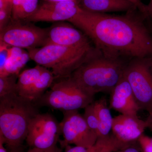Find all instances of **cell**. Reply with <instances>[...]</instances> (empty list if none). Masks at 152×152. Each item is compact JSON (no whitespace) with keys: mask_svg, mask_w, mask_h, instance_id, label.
I'll use <instances>...</instances> for the list:
<instances>
[{"mask_svg":"<svg viewBox=\"0 0 152 152\" xmlns=\"http://www.w3.org/2000/svg\"><path fill=\"white\" fill-rule=\"evenodd\" d=\"M147 128L145 121L137 115L121 114L113 118L112 134L120 142L134 145Z\"/></svg>","mask_w":152,"mask_h":152,"instance_id":"7c38bea8","label":"cell"},{"mask_svg":"<svg viewBox=\"0 0 152 152\" xmlns=\"http://www.w3.org/2000/svg\"><path fill=\"white\" fill-rule=\"evenodd\" d=\"M96 142L92 147L89 148L78 146L71 147L69 145L66 147V150L65 152H95L99 148V145Z\"/></svg>","mask_w":152,"mask_h":152,"instance_id":"d4e9b609","label":"cell"},{"mask_svg":"<svg viewBox=\"0 0 152 152\" xmlns=\"http://www.w3.org/2000/svg\"><path fill=\"white\" fill-rule=\"evenodd\" d=\"M63 119L60 123L64 140H60L62 148L71 144L89 148L97 140V135L87 125L83 115L78 110L63 112Z\"/></svg>","mask_w":152,"mask_h":152,"instance_id":"ba28073f","label":"cell"},{"mask_svg":"<svg viewBox=\"0 0 152 152\" xmlns=\"http://www.w3.org/2000/svg\"><path fill=\"white\" fill-rule=\"evenodd\" d=\"M80 10L78 4L76 2L45 1L39 5L35 13L26 22L68 21Z\"/></svg>","mask_w":152,"mask_h":152,"instance_id":"8fae6325","label":"cell"},{"mask_svg":"<svg viewBox=\"0 0 152 152\" xmlns=\"http://www.w3.org/2000/svg\"><path fill=\"white\" fill-rule=\"evenodd\" d=\"M12 21L26 22L39 6V0H12Z\"/></svg>","mask_w":152,"mask_h":152,"instance_id":"2e32d148","label":"cell"},{"mask_svg":"<svg viewBox=\"0 0 152 152\" xmlns=\"http://www.w3.org/2000/svg\"><path fill=\"white\" fill-rule=\"evenodd\" d=\"M126 65L118 59L104 57L90 58L71 75V79L91 96L111 92L123 77Z\"/></svg>","mask_w":152,"mask_h":152,"instance_id":"3957f363","label":"cell"},{"mask_svg":"<svg viewBox=\"0 0 152 152\" xmlns=\"http://www.w3.org/2000/svg\"><path fill=\"white\" fill-rule=\"evenodd\" d=\"M97 142L99 148L95 152H113L132 145L120 142L112 133L106 137L98 138Z\"/></svg>","mask_w":152,"mask_h":152,"instance_id":"ffe728a7","label":"cell"},{"mask_svg":"<svg viewBox=\"0 0 152 152\" xmlns=\"http://www.w3.org/2000/svg\"><path fill=\"white\" fill-rule=\"evenodd\" d=\"M94 102L85 108L83 116L90 129L99 137V123Z\"/></svg>","mask_w":152,"mask_h":152,"instance_id":"44dd1931","label":"cell"},{"mask_svg":"<svg viewBox=\"0 0 152 152\" xmlns=\"http://www.w3.org/2000/svg\"><path fill=\"white\" fill-rule=\"evenodd\" d=\"M110 107L123 115H137L140 110L130 85L124 75L110 92Z\"/></svg>","mask_w":152,"mask_h":152,"instance_id":"4fadbf2b","label":"cell"},{"mask_svg":"<svg viewBox=\"0 0 152 152\" xmlns=\"http://www.w3.org/2000/svg\"><path fill=\"white\" fill-rule=\"evenodd\" d=\"M12 0H0V31L12 21Z\"/></svg>","mask_w":152,"mask_h":152,"instance_id":"603a6c76","label":"cell"},{"mask_svg":"<svg viewBox=\"0 0 152 152\" xmlns=\"http://www.w3.org/2000/svg\"><path fill=\"white\" fill-rule=\"evenodd\" d=\"M10 47L0 44V72L2 70L9 57Z\"/></svg>","mask_w":152,"mask_h":152,"instance_id":"484cf974","label":"cell"},{"mask_svg":"<svg viewBox=\"0 0 152 152\" xmlns=\"http://www.w3.org/2000/svg\"><path fill=\"white\" fill-rule=\"evenodd\" d=\"M31 59L28 51L16 47H10L9 57L4 69L0 72V77L19 75L22 69Z\"/></svg>","mask_w":152,"mask_h":152,"instance_id":"9a60e30c","label":"cell"},{"mask_svg":"<svg viewBox=\"0 0 152 152\" xmlns=\"http://www.w3.org/2000/svg\"><path fill=\"white\" fill-rule=\"evenodd\" d=\"M152 59L136 58L126 65L124 76L129 82L140 109L152 110Z\"/></svg>","mask_w":152,"mask_h":152,"instance_id":"8992f818","label":"cell"},{"mask_svg":"<svg viewBox=\"0 0 152 152\" xmlns=\"http://www.w3.org/2000/svg\"><path fill=\"white\" fill-rule=\"evenodd\" d=\"M146 123L147 127L152 132V110L149 113L148 116L145 120Z\"/></svg>","mask_w":152,"mask_h":152,"instance_id":"4dcf8cb0","label":"cell"},{"mask_svg":"<svg viewBox=\"0 0 152 152\" xmlns=\"http://www.w3.org/2000/svg\"><path fill=\"white\" fill-rule=\"evenodd\" d=\"M80 8L96 13L134 12L137 10L129 0H79Z\"/></svg>","mask_w":152,"mask_h":152,"instance_id":"5bb4252c","label":"cell"},{"mask_svg":"<svg viewBox=\"0 0 152 152\" xmlns=\"http://www.w3.org/2000/svg\"><path fill=\"white\" fill-rule=\"evenodd\" d=\"M142 152H152V137L143 134L137 141Z\"/></svg>","mask_w":152,"mask_h":152,"instance_id":"cb8c5ba5","label":"cell"},{"mask_svg":"<svg viewBox=\"0 0 152 152\" xmlns=\"http://www.w3.org/2000/svg\"><path fill=\"white\" fill-rule=\"evenodd\" d=\"M27 152H62L61 149L59 148L58 147L50 149H41L35 148H31Z\"/></svg>","mask_w":152,"mask_h":152,"instance_id":"f1b7e54d","label":"cell"},{"mask_svg":"<svg viewBox=\"0 0 152 152\" xmlns=\"http://www.w3.org/2000/svg\"><path fill=\"white\" fill-rule=\"evenodd\" d=\"M133 12L115 15L80 8L68 22L91 39L104 57L152 59V37L142 19L133 15Z\"/></svg>","mask_w":152,"mask_h":152,"instance_id":"6da1fadb","label":"cell"},{"mask_svg":"<svg viewBox=\"0 0 152 152\" xmlns=\"http://www.w3.org/2000/svg\"><path fill=\"white\" fill-rule=\"evenodd\" d=\"M140 147L139 146L138 144H135V145H132L130 146L125 148L122 149L118 150V151H115L113 152H140Z\"/></svg>","mask_w":152,"mask_h":152,"instance_id":"83f0119b","label":"cell"},{"mask_svg":"<svg viewBox=\"0 0 152 152\" xmlns=\"http://www.w3.org/2000/svg\"><path fill=\"white\" fill-rule=\"evenodd\" d=\"M31 60L52 71L56 79L67 78L73 72L94 56L91 49L79 48L47 45L28 50Z\"/></svg>","mask_w":152,"mask_h":152,"instance_id":"277c9868","label":"cell"},{"mask_svg":"<svg viewBox=\"0 0 152 152\" xmlns=\"http://www.w3.org/2000/svg\"><path fill=\"white\" fill-rule=\"evenodd\" d=\"M151 22H152V21H151Z\"/></svg>","mask_w":152,"mask_h":152,"instance_id":"e575fe53","label":"cell"},{"mask_svg":"<svg viewBox=\"0 0 152 152\" xmlns=\"http://www.w3.org/2000/svg\"><path fill=\"white\" fill-rule=\"evenodd\" d=\"M48 91L35 102L62 112L85 109L94 102V96L88 94L70 77L54 83Z\"/></svg>","mask_w":152,"mask_h":152,"instance_id":"5b68a950","label":"cell"},{"mask_svg":"<svg viewBox=\"0 0 152 152\" xmlns=\"http://www.w3.org/2000/svg\"><path fill=\"white\" fill-rule=\"evenodd\" d=\"M45 68L37 65L34 67L27 69L19 74L17 83V94L24 98L28 91L40 76Z\"/></svg>","mask_w":152,"mask_h":152,"instance_id":"d6986e66","label":"cell"},{"mask_svg":"<svg viewBox=\"0 0 152 152\" xmlns=\"http://www.w3.org/2000/svg\"><path fill=\"white\" fill-rule=\"evenodd\" d=\"M10 152H19L18 151H17L16 150H12V151Z\"/></svg>","mask_w":152,"mask_h":152,"instance_id":"d6a6232c","label":"cell"},{"mask_svg":"<svg viewBox=\"0 0 152 152\" xmlns=\"http://www.w3.org/2000/svg\"><path fill=\"white\" fill-rule=\"evenodd\" d=\"M89 38L70 24L60 22L48 28L45 45L91 49Z\"/></svg>","mask_w":152,"mask_h":152,"instance_id":"30bf717a","label":"cell"},{"mask_svg":"<svg viewBox=\"0 0 152 152\" xmlns=\"http://www.w3.org/2000/svg\"><path fill=\"white\" fill-rule=\"evenodd\" d=\"M99 123V131L98 138L108 136L110 134L113 126V118L107 100L102 98L94 102Z\"/></svg>","mask_w":152,"mask_h":152,"instance_id":"e0dca14e","label":"cell"},{"mask_svg":"<svg viewBox=\"0 0 152 152\" xmlns=\"http://www.w3.org/2000/svg\"><path fill=\"white\" fill-rule=\"evenodd\" d=\"M147 18L152 21V0H150L148 4L146 5Z\"/></svg>","mask_w":152,"mask_h":152,"instance_id":"f546056e","label":"cell"},{"mask_svg":"<svg viewBox=\"0 0 152 152\" xmlns=\"http://www.w3.org/2000/svg\"><path fill=\"white\" fill-rule=\"evenodd\" d=\"M48 28L11 21L0 31V44L27 50L45 45Z\"/></svg>","mask_w":152,"mask_h":152,"instance_id":"52a82bcc","label":"cell"},{"mask_svg":"<svg viewBox=\"0 0 152 152\" xmlns=\"http://www.w3.org/2000/svg\"><path fill=\"white\" fill-rule=\"evenodd\" d=\"M134 4L138 10L139 12L144 16L145 18L146 17V5L142 2L141 0H129Z\"/></svg>","mask_w":152,"mask_h":152,"instance_id":"4316f807","label":"cell"},{"mask_svg":"<svg viewBox=\"0 0 152 152\" xmlns=\"http://www.w3.org/2000/svg\"><path fill=\"white\" fill-rule=\"evenodd\" d=\"M18 75L0 77V97L12 93H17V83Z\"/></svg>","mask_w":152,"mask_h":152,"instance_id":"7402d4cb","label":"cell"},{"mask_svg":"<svg viewBox=\"0 0 152 152\" xmlns=\"http://www.w3.org/2000/svg\"><path fill=\"white\" fill-rule=\"evenodd\" d=\"M36 105L17 93L0 97V135L12 150L26 140L30 122L39 113Z\"/></svg>","mask_w":152,"mask_h":152,"instance_id":"7a4b0ae2","label":"cell"},{"mask_svg":"<svg viewBox=\"0 0 152 152\" xmlns=\"http://www.w3.org/2000/svg\"><path fill=\"white\" fill-rule=\"evenodd\" d=\"M56 80L52 71L45 68L38 80L28 91L25 97L35 102L45 93L46 90L51 87Z\"/></svg>","mask_w":152,"mask_h":152,"instance_id":"ac0fdd59","label":"cell"},{"mask_svg":"<svg viewBox=\"0 0 152 152\" xmlns=\"http://www.w3.org/2000/svg\"><path fill=\"white\" fill-rule=\"evenodd\" d=\"M61 134L60 123L54 117L38 113L30 122L26 140L31 148L50 149L57 147Z\"/></svg>","mask_w":152,"mask_h":152,"instance_id":"9c48e42d","label":"cell"},{"mask_svg":"<svg viewBox=\"0 0 152 152\" xmlns=\"http://www.w3.org/2000/svg\"><path fill=\"white\" fill-rule=\"evenodd\" d=\"M4 144L5 145L4 138L0 135V152H7L5 148L4 147Z\"/></svg>","mask_w":152,"mask_h":152,"instance_id":"1f68e13d","label":"cell"},{"mask_svg":"<svg viewBox=\"0 0 152 152\" xmlns=\"http://www.w3.org/2000/svg\"><path fill=\"white\" fill-rule=\"evenodd\" d=\"M151 70H152V61L151 63Z\"/></svg>","mask_w":152,"mask_h":152,"instance_id":"836d02e7","label":"cell"}]
</instances>
